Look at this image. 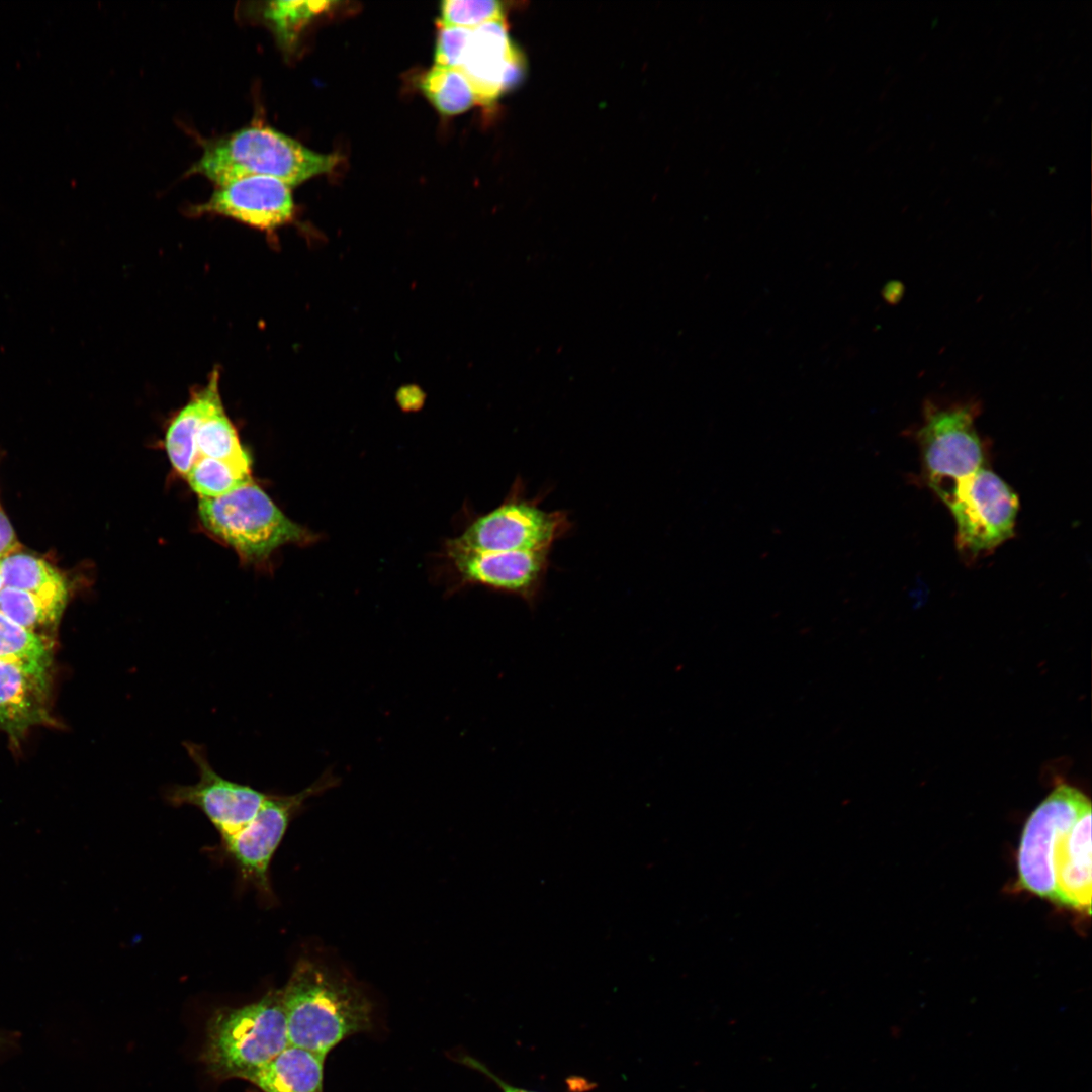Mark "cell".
Instances as JSON below:
<instances>
[{
	"mask_svg": "<svg viewBox=\"0 0 1092 1092\" xmlns=\"http://www.w3.org/2000/svg\"><path fill=\"white\" fill-rule=\"evenodd\" d=\"M1091 803L1079 790L1058 785L1033 810L1017 855L1018 885L1054 903L1091 910Z\"/></svg>",
	"mask_w": 1092,
	"mask_h": 1092,
	"instance_id": "1",
	"label": "cell"
},
{
	"mask_svg": "<svg viewBox=\"0 0 1092 1092\" xmlns=\"http://www.w3.org/2000/svg\"><path fill=\"white\" fill-rule=\"evenodd\" d=\"M289 1044L327 1056L373 1027V1004L352 979L303 959L281 989Z\"/></svg>",
	"mask_w": 1092,
	"mask_h": 1092,
	"instance_id": "2",
	"label": "cell"
},
{
	"mask_svg": "<svg viewBox=\"0 0 1092 1092\" xmlns=\"http://www.w3.org/2000/svg\"><path fill=\"white\" fill-rule=\"evenodd\" d=\"M335 155L315 153L265 125H250L204 146L188 174H200L217 186L248 176H269L289 187L330 172Z\"/></svg>",
	"mask_w": 1092,
	"mask_h": 1092,
	"instance_id": "3",
	"label": "cell"
},
{
	"mask_svg": "<svg viewBox=\"0 0 1092 1092\" xmlns=\"http://www.w3.org/2000/svg\"><path fill=\"white\" fill-rule=\"evenodd\" d=\"M289 1044L281 989L240 1007L217 1009L208 1020L202 1061L216 1078H242Z\"/></svg>",
	"mask_w": 1092,
	"mask_h": 1092,
	"instance_id": "4",
	"label": "cell"
},
{
	"mask_svg": "<svg viewBox=\"0 0 1092 1092\" xmlns=\"http://www.w3.org/2000/svg\"><path fill=\"white\" fill-rule=\"evenodd\" d=\"M198 514L208 532L250 562L266 560L285 544L307 543L312 538L253 480L225 495L200 498Z\"/></svg>",
	"mask_w": 1092,
	"mask_h": 1092,
	"instance_id": "5",
	"label": "cell"
},
{
	"mask_svg": "<svg viewBox=\"0 0 1092 1092\" xmlns=\"http://www.w3.org/2000/svg\"><path fill=\"white\" fill-rule=\"evenodd\" d=\"M541 495L528 497L518 476L499 506L477 517L448 546L472 551L551 550L572 523L567 512L546 511Z\"/></svg>",
	"mask_w": 1092,
	"mask_h": 1092,
	"instance_id": "6",
	"label": "cell"
},
{
	"mask_svg": "<svg viewBox=\"0 0 1092 1092\" xmlns=\"http://www.w3.org/2000/svg\"><path fill=\"white\" fill-rule=\"evenodd\" d=\"M979 404L972 400L924 404L917 432L928 485L942 498L956 484L984 467L982 443L975 427Z\"/></svg>",
	"mask_w": 1092,
	"mask_h": 1092,
	"instance_id": "7",
	"label": "cell"
},
{
	"mask_svg": "<svg viewBox=\"0 0 1092 1092\" xmlns=\"http://www.w3.org/2000/svg\"><path fill=\"white\" fill-rule=\"evenodd\" d=\"M957 525V546L970 557L985 554L1011 538L1019 502L1013 489L985 466L942 498Z\"/></svg>",
	"mask_w": 1092,
	"mask_h": 1092,
	"instance_id": "8",
	"label": "cell"
},
{
	"mask_svg": "<svg viewBox=\"0 0 1092 1092\" xmlns=\"http://www.w3.org/2000/svg\"><path fill=\"white\" fill-rule=\"evenodd\" d=\"M339 778L330 769L303 790L292 795L268 794L252 821L235 836L222 840L223 849L242 876L261 892L270 893L269 868L294 816L306 800L338 786Z\"/></svg>",
	"mask_w": 1092,
	"mask_h": 1092,
	"instance_id": "9",
	"label": "cell"
},
{
	"mask_svg": "<svg viewBox=\"0 0 1092 1092\" xmlns=\"http://www.w3.org/2000/svg\"><path fill=\"white\" fill-rule=\"evenodd\" d=\"M183 745L197 768L198 781L192 785L167 786L165 800L175 807L198 808L222 840L235 836L256 816L268 794L220 776L210 764L203 745L190 741Z\"/></svg>",
	"mask_w": 1092,
	"mask_h": 1092,
	"instance_id": "10",
	"label": "cell"
},
{
	"mask_svg": "<svg viewBox=\"0 0 1092 1092\" xmlns=\"http://www.w3.org/2000/svg\"><path fill=\"white\" fill-rule=\"evenodd\" d=\"M551 550L472 551L448 546V554L466 582L517 596L530 608L539 601L550 566Z\"/></svg>",
	"mask_w": 1092,
	"mask_h": 1092,
	"instance_id": "11",
	"label": "cell"
},
{
	"mask_svg": "<svg viewBox=\"0 0 1092 1092\" xmlns=\"http://www.w3.org/2000/svg\"><path fill=\"white\" fill-rule=\"evenodd\" d=\"M191 212L221 215L272 232L292 219L294 203L284 182L269 176H248L217 186L210 198L193 206Z\"/></svg>",
	"mask_w": 1092,
	"mask_h": 1092,
	"instance_id": "12",
	"label": "cell"
},
{
	"mask_svg": "<svg viewBox=\"0 0 1092 1092\" xmlns=\"http://www.w3.org/2000/svg\"><path fill=\"white\" fill-rule=\"evenodd\" d=\"M523 67L522 56L512 44L504 20L472 29L460 70L473 89L476 103H492L518 82Z\"/></svg>",
	"mask_w": 1092,
	"mask_h": 1092,
	"instance_id": "13",
	"label": "cell"
},
{
	"mask_svg": "<svg viewBox=\"0 0 1092 1092\" xmlns=\"http://www.w3.org/2000/svg\"><path fill=\"white\" fill-rule=\"evenodd\" d=\"M49 720L48 667L0 659V729L18 740Z\"/></svg>",
	"mask_w": 1092,
	"mask_h": 1092,
	"instance_id": "14",
	"label": "cell"
},
{
	"mask_svg": "<svg viewBox=\"0 0 1092 1092\" xmlns=\"http://www.w3.org/2000/svg\"><path fill=\"white\" fill-rule=\"evenodd\" d=\"M325 1059L288 1044L245 1080L263 1092H323Z\"/></svg>",
	"mask_w": 1092,
	"mask_h": 1092,
	"instance_id": "15",
	"label": "cell"
},
{
	"mask_svg": "<svg viewBox=\"0 0 1092 1092\" xmlns=\"http://www.w3.org/2000/svg\"><path fill=\"white\" fill-rule=\"evenodd\" d=\"M221 401L219 371L213 370L207 383L194 391L170 422L165 434V448L172 466L181 475L186 476L195 461V436L200 424Z\"/></svg>",
	"mask_w": 1092,
	"mask_h": 1092,
	"instance_id": "16",
	"label": "cell"
},
{
	"mask_svg": "<svg viewBox=\"0 0 1092 1092\" xmlns=\"http://www.w3.org/2000/svg\"><path fill=\"white\" fill-rule=\"evenodd\" d=\"M4 586L27 592L63 611L68 589L64 577L46 560L15 551L0 560Z\"/></svg>",
	"mask_w": 1092,
	"mask_h": 1092,
	"instance_id": "17",
	"label": "cell"
},
{
	"mask_svg": "<svg viewBox=\"0 0 1092 1092\" xmlns=\"http://www.w3.org/2000/svg\"><path fill=\"white\" fill-rule=\"evenodd\" d=\"M185 477L200 498L219 497L252 481L251 460L196 457Z\"/></svg>",
	"mask_w": 1092,
	"mask_h": 1092,
	"instance_id": "18",
	"label": "cell"
},
{
	"mask_svg": "<svg viewBox=\"0 0 1092 1092\" xmlns=\"http://www.w3.org/2000/svg\"><path fill=\"white\" fill-rule=\"evenodd\" d=\"M421 89L443 114H459L476 103L473 89L460 69L434 66L424 76Z\"/></svg>",
	"mask_w": 1092,
	"mask_h": 1092,
	"instance_id": "19",
	"label": "cell"
},
{
	"mask_svg": "<svg viewBox=\"0 0 1092 1092\" xmlns=\"http://www.w3.org/2000/svg\"><path fill=\"white\" fill-rule=\"evenodd\" d=\"M195 448L196 457L251 460L242 447L237 430L226 415L222 401L214 406L200 424L195 436Z\"/></svg>",
	"mask_w": 1092,
	"mask_h": 1092,
	"instance_id": "20",
	"label": "cell"
},
{
	"mask_svg": "<svg viewBox=\"0 0 1092 1092\" xmlns=\"http://www.w3.org/2000/svg\"><path fill=\"white\" fill-rule=\"evenodd\" d=\"M332 4L330 1H272L265 4L262 15L278 41L289 48L309 20Z\"/></svg>",
	"mask_w": 1092,
	"mask_h": 1092,
	"instance_id": "21",
	"label": "cell"
},
{
	"mask_svg": "<svg viewBox=\"0 0 1092 1092\" xmlns=\"http://www.w3.org/2000/svg\"><path fill=\"white\" fill-rule=\"evenodd\" d=\"M50 658V648L38 633L23 628L0 612L1 660L49 667Z\"/></svg>",
	"mask_w": 1092,
	"mask_h": 1092,
	"instance_id": "22",
	"label": "cell"
},
{
	"mask_svg": "<svg viewBox=\"0 0 1092 1092\" xmlns=\"http://www.w3.org/2000/svg\"><path fill=\"white\" fill-rule=\"evenodd\" d=\"M0 612L36 633L37 629L55 623L63 611L27 592L4 586L0 592Z\"/></svg>",
	"mask_w": 1092,
	"mask_h": 1092,
	"instance_id": "23",
	"label": "cell"
},
{
	"mask_svg": "<svg viewBox=\"0 0 1092 1092\" xmlns=\"http://www.w3.org/2000/svg\"><path fill=\"white\" fill-rule=\"evenodd\" d=\"M497 20H504L502 4L497 1L447 0L441 3V26L474 29Z\"/></svg>",
	"mask_w": 1092,
	"mask_h": 1092,
	"instance_id": "24",
	"label": "cell"
},
{
	"mask_svg": "<svg viewBox=\"0 0 1092 1092\" xmlns=\"http://www.w3.org/2000/svg\"><path fill=\"white\" fill-rule=\"evenodd\" d=\"M471 34L472 29L441 26L434 56L435 66L460 69Z\"/></svg>",
	"mask_w": 1092,
	"mask_h": 1092,
	"instance_id": "25",
	"label": "cell"
},
{
	"mask_svg": "<svg viewBox=\"0 0 1092 1092\" xmlns=\"http://www.w3.org/2000/svg\"><path fill=\"white\" fill-rule=\"evenodd\" d=\"M459 1061L461 1064L480 1072L481 1074L492 1080L503 1092H538L517 1087L506 1082L496 1074H494L486 1065L469 1055L460 1056Z\"/></svg>",
	"mask_w": 1092,
	"mask_h": 1092,
	"instance_id": "26",
	"label": "cell"
},
{
	"mask_svg": "<svg viewBox=\"0 0 1092 1092\" xmlns=\"http://www.w3.org/2000/svg\"><path fill=\"white\" fill-rule=\"evenodd\" d=\"M19 544L7 516L0 508V560L17 551Z\"/></svg>",
	"mask_w": 1092,
	"mask_h": 1092,
	"instance_id": "27",
	"label": "cell"
},
{
	"mask_svg": "<svg viewBox=\"0 0 1092 1092\" xmlns=\"http://www.w3.org/2000/svg\"><path fill=\"white\" fill-rule=\"evenodd\" d=\"M904 287L900 282L888 283L883 291L884 299L889 303H897L903 295Z\"/></svg>",
	"mask_w": 1092,
	"mask_h": 1092,
	"instance_id": "28",
	"label": "cell"
},
{
	"mask_svg": "<svg viewBox=\"0 0 1092 1092\" xmlns=\"http://www.w3.org/2000/svg\"><path fill=\"white\" fill-rule=\"evenodd\" d=\"M3 587H4V583H3V578H2V575H1V572H0V592L2 590Z\"/></svg>",
	"mask_w": 1092,
	"mask_h": 1092,
	"instance_id": "29",
	"label": "cell"
}]
</instances>
